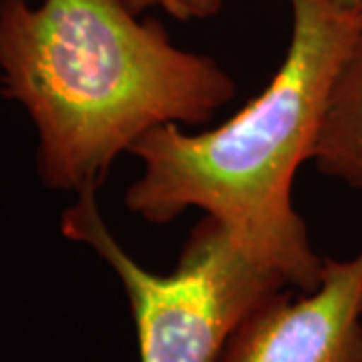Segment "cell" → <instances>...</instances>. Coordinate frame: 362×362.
Instances as JSON below:
<instances>
[{
    "mask_svg": "<svg viewBox=\"0 0 362 362\" xmlns=\"http://www.w3.org/2000/svg\"><path fill=\"white\" fill-rule=\"evenodd\" d=\"M135 14L147 8H161L177 21H206L220 13L223 0H125Z\"/></svg>",
    "mask_w": 362,
    "mask_h": 362,
    "instance_id": "8992f818",
    "label": "cell"
},
{
    "mask_svg": "<svg viewBox=\"0 0 362 362\" xmlns=\"http://www.w3.org/2000/svg\"><path fill=\"white\" fill-rule=\"evenodd\" d=\"M354 14H356V18L361 21V25H362V0H356V4H354Z\"/></svg>",
    "mask_w": 362,
    "mask_h": 362,
    "instance_id": "52a82bcc",
    "label": "cell"
},
{
    "mask_svg": "<svg viewBox=\"0 0 362 362\" xmlns=\"http://www.w3.org/2000/svg\"><path fill=\"white\" fill-rule=\"evenodd\" d=\"M312 161L324 175L362 189V33L334 81Z\"/></svg>",
    "mask_w": 362,
    "mask_h": 362,
    "instance_id": "5b68a950",
    "label": "cell"
},
{
    "mask_svg": "<svg viewBox=\"0 0 362 362\" xmlns=\"http://www.w3.org/2000/svg\"><path fill=\"white\" fill-rule=\"evenodd\" d=\"M292 39L264 93L220 127L161 125L129 149L143 173L125 194L131 214L169 223L187 209L223 221L247 247L280 266L298 292L322 282L324 262L292 204L298 168L312 159L340 69L362 33L338 0H288Z\"/></svg>",
    "mask_w": 362,
    "mask_h": 362,
    "instance_id": "7a4b0ae2",
    "label": "cell"
},
{
    "mask_svg": "<svg viewBox=\"0 0 362 362\" xmlns=\"http://www.w3.org/2000/svg\"><path fill=\"white\" fill-rule=\"evenodd\" d=\"M338 2L346 8H354V4H356V0H338Z\"/></svg>",
    "mask_w": 362,
    "mask_h": 362,
    "instance_id": "ba28073f",
    "label": "cell"
},
{
    "mask_svg": "<svg viewBox=\"0 0 362 362\" xmlns=\"http://www.w3.org/2000/svg\"><path fill=\"white\" fill-rule=\"evenodd\" d=\"M218 362H362V247L324 262L312 292H282L240 324Z\"/></svg>",
    "mask_w": 362,
    "mask_h": 362,
    "instance_id": "277c9868",
    "label": "cell"
},
{
    "mask_svg": "<svg viewBox=\"0 0 362 362\" xmlns=\"http://www.w3.org/2000/svg\"><path fill=\"white\" fill-rule=\"evenodd\" d=\"M95 194H77L61 230L95 250L119 276L141 362H218L240 324L272 298L294 290L280 266L247 247L214 216H204L192 230L171 274L145 270L109 232Z\"/></svg>",
    "mask_w": 362,
    "mask_h": 362,
    "instance_id": "3957f363",
    "label": "cell"
},
{
    "mask_svg": "<svg viewBox=\"0 0 362 362\" xmlns=\"http://www.w3.org/2000/svg\"><path fill=\"white\" fill-rule=\"evenodd\" d=\"M0 90L39 133L42 183L81 194L145 133L207 123L235 83L125 0H0Z\"/></svg>",
    "mask_w": 362,
    "mask_h": 362,
    "instance_id": "6da1fadb",
    "label": "cell"
}]
</instances>
